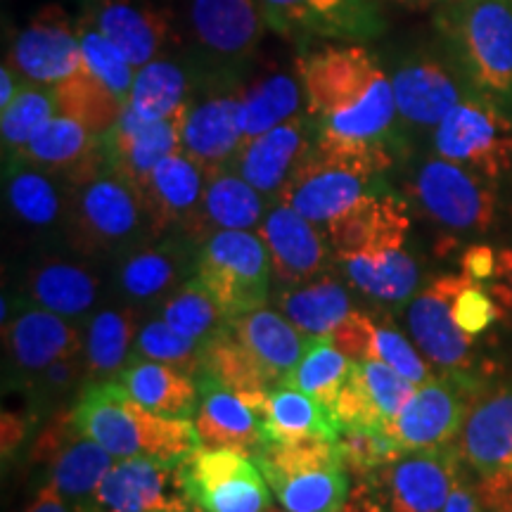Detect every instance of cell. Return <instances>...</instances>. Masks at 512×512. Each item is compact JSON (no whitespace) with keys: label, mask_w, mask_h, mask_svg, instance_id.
<instances>
[{"label":"cell","mask_w":512,"mask_h":512,"mask_svg":"<svg viewBox=\"0 0 512 512\" xmlns=\"http://www.w3.org/2000/svg\"><path fill=\"white\" fill-rule=\"evenodd\" d=\"M318 143L347 147L399 145L394 86L377 57L356 43L323 46L297 60Z\"/></svg>","instance_id":"obj_1"},{"label":"cell","mask_w":512,"mask_h":512,"mask_svg":"<svg viewBox=\"0 0 512 512\" xmlns=\"http://www.w3.org/2000/svg\"><path fill=\"white\" fill-rule=\"evenodd\" d=\"M76 430L117 460H183L200 448L195 422L147 411L114 380L88 382L72 406Z\"/></svg>","instance_id":"obj_2"},{"label":"cell","mask_w":512,"mask_h":512,"mask_svg":"<svg viewBox=\"0 0 512 512\" xmlns=\"http://www.w3.org/2000/svg\"><path fill=\"white\" fill-rule=\"evenodd\" d=\"M437 29L472 91L512 112V0H451Z\"/></svg>","instance_id":"obj_3"},{"label":"cell","mask_w":512,"mask_h":512,"mask_svg":"<svg viewBox=\"0 0 512 512\" xmlns=\"http://www.w3.org/2000/svg\"><path fill=\"white\" fill-rule=\"evenodd\" d=\"M394 157L396 152L387 147H347L316 140L278 202L328 226L358 200L387 188L382 176L392 169Z\"/></svg>","instance_id":"obj_4"},{"label":"cell","mask_w":512,"mask_h":512,"mask_svg":"<svg viewBox=\"0 0 512 512\" xmlns=\"http://www.w3.org/2000/svg\"><path fill=\"white\" fill-rule=\"evenodd\" d=\"M67 226L81 254H126L152 235L145 202L110 166L72 185Z\"/></svg>","instance_id":"obj_5"},{"label":"cell","mask_w":512,"mask_h":512,"mask_svg":"<svg viewBox=\"0 0 512 512\" xmlns=\"http://www.w3.org/2000/svg\"><path fill=\"white\" fill-rule=\"evenodd\" d=\"M271 273L264 240L249 230H219L197 245L195 278L228 320L264 309Z\"/></svg>","instance_id":"obj_6"},{"label":"cell","mask_w":512,"mask_h":512,"mask_svg":"<svg viewBox=\"0 0 512 512\" xmlns=\"http://www.w3.org/2000/svg\"><path fill=\"white\" fill-rule=\"evenodd\" d=\"M408 192L448 235H482L496 221V181L439 155L418 166Z\"/></svg>","instance_id":"obj_7"},{"label":"cell","mask_w":512,"mask_h":512,"mask_svg":"<svg viewBox=\"0 0 512 512\" xmlns=\"http://www.w3.org/2000/svg\"><path fill=\"white\" fill-rule=\"evenodd\" d=\"M484 389L482 377L441 370V375L418 384L415 394L384 427V432L403 453L451 444L458 439L467 415Z\"/></svg>","instance_id":"obj_8"},{"label":"cell","mask_w":512,"mask_h":512,"mask_svg":"<svg viewBox=\"0 0 512 512\" xmlns=\"http://www.w3.org/2000/svg\"><path fill=\"white\" fill-rule=\"evenodd\" d=\"M432 145L439 157L498 181L512 169V112L470 93L434 128Z\"/></svg>","instance_id":"obj_9"},{"label":"cell","mask_w":512,"mask_h":512,"mask_svg":"<svg viewBox=\"0 0 512 512\" xmlns=\"http://www.w3.org/2000/svg\"><path fill=\"white\" fill-rule=\"evenodd\" d=\"M185 491L197 512H266L271 486L256 460L235 448H197L183 460Z\"/></svg>","instance_id":"obj_10"},{"label":"cell","mask_w":512,"mask_h":512,"mask_svg":"<svg viewBox=\"0 0 512 512\" xmlns=\"http://www.w3.org/2000/svg\"><path fill=\"white\" fill-rule=\"evenodd\" d=\"M3 339L12 387H22L55 361L83 351L79 330L67 318L3 294Z\"/></svg>","instance_id":"obj_11"},{"label":"cell","mask_w":512,"mask_h":512,"mask_svg":"<svg viewBox=\"0 0 512 512\" xmlns=\"http://www.w3.org/2000/svg\"><path fill=\"white\" fill-rule=\"evenodd\" d=\"M183 460H117L81 512H192Z\"/></svg>","instance_id":"obj_12"},{"label":"cell","mask_w":512,"mask_h":512,"mask_svg":"<svg viewBox=\"0 0 512 512\" xmlns=\"http://www.w3.org/2000/svg\"><path fill=\"white\" fill-rule=\"evenodd\" d=\"M460 275H439L418 290L408 302V330L420 354L439 370L475 375L479 339L470 337L453 318Z\"/></svg>","instance_id":"obj_13"},{"label":"cell","mask_w":512,"mask_h":512,"mask_svg":"<svg viewBox=\"0 0 512 512\" xmlns=\"http://www.w3.org/2000/svg\"><path fill=\"white\" fill-rule=\"evenodd\" d=\"M266 27L290 41L328 38L351 43L382 31L380 10L373 0H259Z\"/></svg>","instance_id":"obj_14"},{"label":"cell","mask_w":512,"mask_h":512,"mask_svg":"<svg viewBox=\"0 0 512 512\" xmlns=\"http://www.w3.org/2000/svg\"><path fill=\"white\" fill-rule=\"evenodd\" d=\"M192 38L219 72H233L256 53L266 19L259 0H192Z\"/></svg>","instance_id":"obj_15"},{"label":"cell","mask_w":512,"mask_h":512,"mask_svg":"<svg viewBox=\"0 0 512 512\" xmlns=\"http://www.w3.org/2000/svg\"><path fill=\"white\" fill-rule=\"evenodd\" d=\"M5 62L24 83L53 88L83 64L79 29L69 24V17L57 5H46L15 36Z\"/></svg>","instance_id":"obj_16"},{"label":"cell","mask_w":512,"mask_h":512,"mask_svg":"<svg viewBox=\"0 0 512 512\" xmlns=\"http://www.w3.org/2000/svg\"><path fill=\"white\" fill-rule=\"evenodd\" d=\"M190 102L171 117L145 121L136 112L124 107L117 124L102 136V152L105 162L114 174L124 178L140 190L147 176L166 157L181 152L183 147V124Z\"/></svg>","instance_id":"obj_17"},{"label":"cell","mask_w":512,"mask_h":512,"mask_svg":"<svg viewBox=\"0 0 512 512\" xmlns=\"http://www.w3.org/2000/svg\"><path fill=\"white\" fill-rule=\"evenodd\" d=\"M325 228L337 259L351 261L406 247L411 216H408V204L384 188L358 200Z\"/></svg>","instance_id":"obj_18"},{"label":"cell","mask_w":512,"mask_h":512,"mask_svg":"<svg viewBox=\"0 0 512 512\" xmlns=\"http://www.w3.org/2000/svg\"><path fill=\"white\" fill-rule=\"evenodd\" d=\"M396 110L403 124L434 131L458 102L475 93L456 64L432 55H413L403 60L392 76Z\"/></svg>","instance_id":"obj_19"},{"label":"cell","mask_w":512,"mask_h":512,"mask_svg":"<svg viewBox=\"0 0 512 512\" xmlns=\"http://www.w3.org/2000/svg\"><path fill=\"white\" fill-rule=\"evenodd\" d=\"M458 446L422 448L403 453L380 467L387 484L389 512H444L460 475Z\"/></svg>","instance_id":"obj_20"},{"label":"cell","mask_w":512,"mask_h":512,"mask_svg":"<svg viewBox=\"0 0 512 512\" xmlns=\"http://www.w3.org/2000/svg\"><path fill=\"white\" fill-rule=\"evenodd\" d=\"M197 242L190 238L145 240L121 254L117 290L133 306L157 304L181 290L195 275Z\"/></svg>","instance_id":"obj_21"},{"label":"cell","mask_w":512,"mask_h":512,"mask_svg":"<svg viewBox=\"0 0 512 512\" xmlns=\"http://www.w3.org/2000/svg\"><path fill=\"white\" fill-rule=\"evenodd\" d=\"M316 138L318 133L313 119L306 112H299L271 131L247 140L240 155L235 157L233 169L261 195L273 197L278 202L287 181L299 169V164L309 157Z\"/></svg>","instance_id":"obj_22"},{"label":"cell","mask_w":512,"mask_h":512,"mask_svg":"<svg viewBox=\"0 0 512 512\" xmlns=\"http://www.w3.org/2000/svg\"><path fill=\"white\" fill-rule=\"evenodd\" d=\"M242 91H216L188 107L181 150L207 174L233 166L245 145L242 131Z\"/></svg>","instance_id":"obj_23"},{"label":"cell","mask_w":512,"mask_h":512,"mask_svg":"<svg viewBox=\"0 0 512 512\" xmlns=\"http://www.w3.org/2000/svg\"><path fill=\"white\" fill-rule=\"evenodd\" d=\"M207 178V171L192 162L183 150L169 155L152 169L138 192L145 202L155 238L171 228H178L188 238L200 214Z\"/></svg>","instance_id":"obj_24"},{"label":"cell","mask_w":512,"mask_h":512,"mask_svg":"<svg viewBox=\"0 0 512 512\" xmlns=\"http://www.w3.org/2000/svg\"><path fill=\"white\" fill-rule=\"evenodd\" d=\"M256 235L264 240L273 275L283 285L311 280L328 264V247L316 223L283 202H275L266 211Z\"/></svg>","instance_id":"obj_25"},{"label":"cell","mask_w":512,"mask_h":512,"mask_svg":"<svg viewBox=\"0 0 512 512\" xmlns=\"http://www.w3.org/2000/svg\"><path fill=\"white\" fill-rule=\"evenodd\" d=\"M456 446L477 475L512 472V382L484 389Z\"/></svg>","instance_id":"obj_26"},{"label":"cell","mask_w":512,"mask_h":512,"mask_svg":"<svg viewBox=\"0 0 512 512\" xmlns=\"http://www.w3.org/2000/svg\"><path fill=\"white\" fill-rule=\"evenodd\" d=\"M200 406L192 422L202 448H235L254 456L261 439V411L207 373L197 375Z\"/></svg>","instance_id":"obj_27"},{"label":"cell","mask_w":512,"mask_h":512,"mask_svg":"<svg viewBox=\"0 0 512 512\" xmlns=\"http://www.w3.org/2000/svg\"><path fill=\"white\" fill-rule=\"evenodd\" d=\"M10 157L24 159L50 174H60L67 178L69 185L107 166L102 138L93 136L79 121L62 114H55L17 155Z\"/></svg>","instance_id":"obj_28"},{"label":"cell","mask_w":512,"mask_h":512,"mask_svg":"<svg viewBox=\"0 0 512 512\" xmlns=\"http://www.w3.org/2000/svg\"><path fill=\"white\" fill-rule=\"evenodd\" d=\"M330 337L351 361H380L415 384H425L434 377L430 361L411 339L392 325H377L368 313L351 311Z\"/></svg>","instance_id":"obj_29"},{"label":"cell","mask_w":512,"mask_h":512,"mask_svg":"<svg viewBox=\"0 0 512 512\" xmlns=\"http://www.w3.org/2000/svg\"><path fill=\"white\" fill-rule=\"evenodd\" d=\"M86 19L102 36L110 38L136 72L157 60L171 41L164 12L136 0H98Z\"/></svg>","instance_id":"obj_30"},{"label":"cell","mask_w":512,"mask_h":512,"mask_svg":"<svg viewBox=\"0 0 512 512\" xmlns=\"http://www.w3.org/2000/svg\"><path fill=\"white\" fill-rule=\"evenodd\" d=\"M228 328L266 370L275 387H283L285 377L302 361L311 342V337H306L285 313L266 306L228 320Z\"/></svg>","instance_id":"obj_31"},{"label":"cell","mask_w":512,"mask_h":512,"mask_svg":"<svg viewBox=\"0 0 512 512\" xmlns=\"http://www.w3.org/2000/svg\"><path fill=\"white\" fill-rule=\"evenodd\" d=\"M266 211V197L254 185H249L233 166L211 171L202 195L200 214L188 238L200 245L219 230L259 228Z\"/></svg>","instance_id":"obj_32"},{"label":"cell","mask_w":512,"mask_h":512,"mask_svg":"<svg viewBox=\"0 0 512 512\" xmlns=\"http://www.w3.org/2000/svg\"><path fill=\"white\" fill-rule=\"evenodd\" d=\"M22 297L67 320L86 318L98 304L100 280L76 261L43 259L24 278Z\"/></svg>","instance_id":"obj_33"},{"label":"cell","mask_w":512,"mask_h":512,"mask_svg":"<svg viewBox=\"0 0 512 512\" xmlns=\"http://www.w3.org/2000/svg\"><path fill=\"white\" fill-rule=\"evenodd\" d=\"M114 382L147 411L169 418L192 420L200 406L197 377L166 363L131 356Z\"/></svg>","instance_id":"obj_34"},{"label":"cell","mask_w":512,"mask_h":512,"mask_svg":"<svg viewBox=\"0 0 512 512\" xmlns=\"http://www.w3.org/2000/svg\"><path fill=\"white\" fill-rule=\"evenodd\" d=\"M342 427L325 403L292 387H278L268 394L261 413V439L264 444L283 441L328 439L335 441Z\"/></svg>","instance_id":"obj_35"},{"label":"cell","mask_w":512,"mask_h":512,"mask_svg":"<svg viewBox=\"0 0 512 512\" xmlns=\"http://www.w3.org/2000/svg\"><path fill=\"white\" fill-rule=\"evenodd\" d=\"M53 176L19 157H5V200L12 216L27 228L48 230L69 214V202L62 200Z\"/></svg>","instance_id":"obj_36"},{"label":"cell","mask_w":512,"mask_h":512,"mask_svg":"<svg viewBox=\"0 0 512 512\" xmlns=\"http://www.w3.org/2000/svg\"><path fill=\"white\" fill-rule=\"evenodd\" d=\"M114 463L117 458L107 448L74 430L60 451L48 460V482L81 512Z\"/></svg>","instance_id":"obj_37"},{"label":"cell","mask_w":512,"mask_h":512,"mask_svg":"<svg viewBox=\"0 0 512 512\" xmlns=\"http://www.w3.org/2000/svg\"><path fill=\"white\" fill-rule=\"evenodd\" d=\"M200 373L216 377V380L226 384L228 389H233L235 394H240L249 406H254L261 413H264L268 394L278 389L271 377L266 375V370L256 363V358L230 332L228 325L214 332L204 342Z\"/></svg>","instance_id":"obj_38"},{"label":"cell","mask_w":512,"mask_h":512,"mask_svg":"<svg viewBox=\"0 0 512 512\" xmlns=\"http://www.w3.org/2000/svg\"><path fill=\"white\" fill-rule=\"evenodd\" d=\"M136 313L131 309H102L91 316L83 342L88 382L114 380L126 368L136 344Z\"/></svg>","instance_id":"obj_39"},{"label":"cell","mask_w":512,"mask_h":512,"mask_svg":"<svg viewBox=\"0 0 512 512\" xmlns=\"http://www.w3.org/2000/svg\"><path fill=\"white\" fill-rule=\"evenodd\" d=\"M50 91H53L57 114L76 119L98 138L117 124L126 107L86 64H81L64 81L55 83Z\"/></svg>","instance_id":"obj_40"},{"label":"cell","mask_w":512,"mask_h":512,"mask_svg":"<svg viewBox=\"0 0 512 512\" xmlns=\"http://www.w3.org/2000/svg\"><path fill=\"white\" fill-rule=\"evenodd\" d=\"M304 100L302 79L287 72H273L245 88L240 112L245 143L299 114Z\"/></svg>","instance_id":"obj_41"},{"label":"cell","mask_w":512,"mask_h":512,"mask_svg":"<svg viewBox=\"0 0 512 512\" xmlns=\"http://www.w3.org/2000/svg\"><path fill=\"white\" fill-rule=\"evenodd\" d=\"M344 264L351 283L382 302H411L413 294L418 292L420 268L406 247L351 259Z\"/></svg>","instance_id":"obj_42"},{"label":"cell","mask_w":512,"mask_h":512,"mask_svg":"<svg viewBox=\"0 0 512 512\" xmlns=\"http://www.w3.org/2000/svg\"><path fill=\"white\" fill-rule=\"evenodd\" d=\"M190 74L183 64L157 57L136 72L126 107L145 121H157L190 102Z\"/></svg>","instance_id":"obj_43"},{"label":"cell","mask_w":512,"mask_h":512,"mask_svg":"<svg viewBox=\"0 0 512 512\" xmlns=\"http://www.w3.org/2000/svg\"><path fill=\"white\" fill-rule=\"evenodd\" d=\"M280 311L304 332L306 337L332 335V330L349 316L351 299L342 283L332 278L287 290L280 294Z\"/></svg>","instance_id":"obj_44"},{"label":"cell","mask_w":512,"mask_h":512,"mask_svg":"<svg viewBox=\"0 0 512 512\" xmlns=\"http://www.w3.org/2000/svg\"><path fill=\"white\" fill-rule=\"evenodd\" d=\"M351 368H354V361L335 347L330 335L311 337L309 349L292 373L285 377L283 387L299 389V392L325 403L332 411V403L342 392Z\"/></svg>","instance_id":"obj_45"},{"label":"cell","mask_w":512,"mask_h":512,"mask_svg":"<svg viewBox=\"0 0 512 512\" xmlns=\"http://www.w3.org/2000/svg\"><path fill=\"white\" fill-rule=\"evenodd\" d=\"M271 491L287 512H339L349 501V477L342 465L318 467L273 484Z\"/></svg>","instance_id":"obj_46"},{"label":"cell","mask_w":512,"mask_h":512,"mask_svg":"<svg viewBox=\"0 0 512 512\" xmlns=\"http://www.w3.org/2000/svg\"><path fill=\"white\" fill-rule=\"evenodd\" d=\"M162 320L169 323L176 332L197 339V342H207L214 332L228 325V318L223 316L219 304L204 290V285L195 275L181 290L166 299L162 306Z\"/></svg>","instance_id":"obj_47"},{"label":"cell","mask_w":512,"mask_h":512,"mask_svg":"<svg viewBox=\"0 0 512 512\" xmlns=\"http://www.w3.org/2000/svg\"><path fill=\"white\" fill-rule=\"evenodd\" d=\"M57 114L55 98L50 88L27 83L17 98L10 102L0 117V131H3V152L5 157L17 155L31 138L41 131Z\"/></svg>","instance_id":"obj_48"},{"label":"cell","mask_w":512,"mask_h":512,"mask_svg":"<svg viewBox=\"0 0 512 512\" xmlns=\"http://www.w3.org/2000/svg\"><path fill=\"white\" fill-rule=\"evenodd\" d=\"M202 351L204 342L181 335V332H176L169 323L159 318L150 320V323L138 330L131 356L166 363V366H174L197 377L202 370Z\"/></svg>","instance_id":"obj_49"},{"label":"cell","mask_w":512,"mask_h":512,"mask_svg":"<svg viewBox=\"0 0 512 512\" xmlns=\"http://www.w3.org/2000/svg\"><path fill=\"white\" fill-rule=\"evenodd\" d=\"M76 29H79L83 64L126 105L128 98H131L133 81H136V67L86 17Z\"/></svg>","instance_id":"obj_50"},{"label":"cell","mask_w":512,"mask_h":512,"mask_svg":"<svg viewBox=\"0 0 512 512\" xmlns=\"http://www.w3.org/2000/svg\"><path fill=\"white\" fill-rule=\"evenodd\" d=\"M337 456L344 470L366 475L370 470L394 463L403 451L384 430H361V427H342L335 439Z\"/></svg>","instance_id":"obj_51"},{"label":"cell","mask_w":512,"mask_h":512,"mask_svg":"<svg viewBox=\"0 0 512 512\" xmlns=\"http://www.w3.org/2000/svg\"><path fill=\"white\" fill-rule=\"evenodd\" d=\"M354 370L370 401L375 403L377 413L382 415L384 427L399 415L401 408L406 406L415 389H418V384L380 361H354Z\"/></svg>","instance_id":"obj_52"},{"label":"cell","mask_w":512,"mask_h":512,"mask_svg":"<svg viewBox=\"0 0 512 512\" xmlns=\"http://www.w3.org/2000/svg\"><path fill=\"white\" fill-rule=\"evenodd\" d=\"M86 358H83V351L76 356H67L55 361L53 366L31 377L29 382H24L22 387L27 389L29 403L34 408H46L50 403L62 401L64 396L72 394L76 387H86Z\"/></svg>","instance_id":"obj_53"},{"label":"cell","mask_w":512,"mask_h":512,"mask_svg":"<svg viewBox=\"0 0 512 512\" xmlns=\"http://www.w3.org/2000/svg\"><path fill=\"white\" fill-rule=\"evenodd\" d=\"M475 486L484 512H512V472L479 475Z\"/></svg>","instance_id":"obj_54"},{"label":"cell","mask_w":512,"mask_h":512,"mask_svg":"<svg viewBox=\"0 0 512 512\" xmlns=\"http://www.w3.org/2000/svg\"><path fill=\"white\" fill-rule=\"evenodd\" d=\"M41 411L31 406V411H3V460L19 451V446L34 432Z\"/></svg>","instance_id":"obj_55"},{"label":"cell","mask_w":512,"mask_h":512,"mask_svg":"<svg viewBox=\"0 0 512 512\" xmlns=\"http://www.w3.org/2000/svg\"><path fill=\"white\" fill-rule=\"evenodd\" d=\"M460 266H463L465 275L479 280V283H486V280H494L496 275L498 252L489 245H470L463 252Z\"/></svg>","instance_id":"obj_56"},{"label":"cell","mask_w":512,"mask_h":512,"mask_svg":"<svg viewBox=\"0 0 512 512\" xmlns=\"http://www.w3.org/2000/svg\"><path fill=\"white\" fill-rule=\"evenodd\" d=\"M489 290L501 304L503 313L512 318V245L498 249V266Z\"/></svg>","instance_id":"obj_57"},{"label":"cell","mask_w":512,"mask_h":512,"mask_svg":"<svg viewBox=\"0 0 512 512\" xmlns=\"http://www.w3.org/2000/svg\"><path fill=\"white\" fill-rule=\"evenodd\" d=\"M24 512H79V510H76L53 484L46 482L41 489H38L34 501L29 503V508Z\"/></svg>","instance_id":"obj_58"},{"label":"cell","mask_w":512,"mask_h":512,"mask_svg":"<svg viewBox=\"0 0 512 512\" xmlns=\"http://www.w3.org/2000/svg\"><path fill=\"white\" fill-rule=\"evenodd\" d=\"M444 512H484L482 501H479L477 486L467 484L463 477L453 486V494L448 498Z\"/></svg>","instance_id":"obj_59"},{"label":"cell","mask_w":512,"mask_h":512,"mask_svg":"<svg viewBox=\"0 0 512 512\" xmlns=\"http://www.w3.org/2000/svg\"><path fill=\"white\" fill-rule=\"evenodd\" d=\"M24 86H27V83L22 81V76H19L8 62H3V69H0V107L5 110Z\"/></svg>","instance_id":"obj_60"},{"label":"cell","mask_w":512,"mask_h":512,"mask_svg":"<svg viewBox=\"0 0 512 512\" xmlns=\"http://www.w3.org/2000/svg\"><path fill=\"white\" fill-rule=\"evenodd\" d=\"M339 512H384V508L377 501H373L366 491H356Z\"/></svg>","instance_id":"obj_61"},{"label":"cell","mask_w":512,"mask_h":512,"mask_svg":"<svg viewBox=\"0 0 512 512\" xmlns=\"http://www.w3.org/2000/svg\"><path fill=\"white\" fill-rule=\"evenodd\" d=\"M266 512H287V510L283 508V505H280V508H273V505H271V508H268Z\"/></svg>","instance_id":"obj_62"},{"label":"cell","mask_w":512,"mask_h":512,"mask_svg":"<svg viewBox=\"0 0 512 512\" xmlns=\"http://www.w3.org/2000/svg\"><path fill=\"white\" fill-rule=\"evenodd\" d=\"M95 3H98V0H95Z\"/></svg>","instance_id":"obj_63"}]
</instances>
